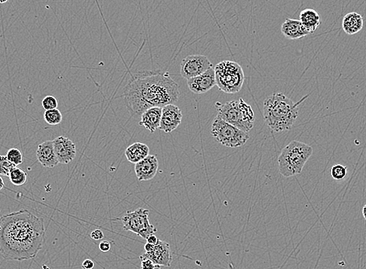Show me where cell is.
<instances>
[{
  "label": "cell",
  "instance_id": "obj_1",
  "mask_svg": "<svg viewBox=\"0 0 366 269\" xmlns=\"http://www.w3.org/2000/svg\"><path fill=\"white\" fill-rule=\"evenodd\" d=\"M45 240L44 219L27 210L0 217V254L5 259H33Z\"/></svg>",
  "mask_w": 366,
  "mask_h": 269
},
{
  "label": "cell",
  "instance_id": "obj_2",
  "mask_svg": "<svg viewBox=\"0 0 366 269\" xmlns=\"http://www.w3.org/2000/svg\"><path fill=\"white\" fill-rule=\"evenodd\" d=\"M180 96V87L168 72H137L123 89V97L128 112L132 117H139L150 108H163L177 103Z\"/></svg>",
  "mask_w": 366,
  "mask_h": 269
},
{
  "label": "cell",
  "instance_id": "obj_3",
  "mask_svg": "<svg viewBox=\"0 0 366 269\" xmlns=\"http://www.w3.org/2000/svg\"><path fill=\"white\" fill-rule=\"evenodd\" d=\"M307 96L295 103L282 93H275L268 96L264 103L265 122L276 133L290 130L299 116V105Z\"/></svg>",
  "mask_w": 366,
  "mask_h": 269
},
{
  "label": "cell",
  "instance_id": "obj_4",
  "mask_svg": "<svg viewBox=\"0 0 366 269\" xmlns=\"http://www.w3.org/2000/svg\"><path fill=\"white\" fill-rule=\"evenodd\" d=\"M313 153L312 146L300 141H291L278 156L280 173L285 177L299 174Z\"/></svg>",
  "mask_w": 366,
  "mask_h": 269
},
{
  "label": "cell",
  "instance_id": "obj_5",
  "mask_svg": "<svg viewBox=\"0 0 366 269\" xmlns=\"http://www.w3.org/2000/svg\"><path fill=\"white\" fill-rule=\"evenodd\" d=\"M215 106L218 111L217 117L242 131L249 133L254 126V112L243 99L231 100L224 104L216 102Z\"/></svg>",
  "mask_w": 366,
  "mask_h": 269
},
{
  "label": "cell",
  "instance_id": "obj_6",
  "mask_svg": "<svg viewBox=\"0 0 366 269\" xmlns=\"http://www.w3.org/2000/svg\"><path fill=\"white\" fill-rule=\"evenodd\" d=\"M216 86L223 92L235 94L241 91L245 81L243 68L237 62L224 60L214 67Z\"/></svg>",
  "mask_w": 366,
  "mask_h": 269
},
{
  "label": "cell",
  "instance_id": "obj_7",
  "mask_svg": "<svg viewBox=\"0 0 366 269\" xmlns=\"http://www.w3.org/2000/svg\"><path fill=\"white\" fill-rule=\"evenodd\" d=\"M211 134L220 144L230 148L241 147L249 138L248 133L242 131L218 117L213 121Z\"/></svg>",
  "mask_w": 366,
  "mask_h": 269
},
{
  "label": "cell",
  "instance_id": "obj_8",
  "mask_svg": "<svg viewBox=\"0 0 366 269\" xmlns=\"http://www.w3.org/2000/svg\"><path fill=\"white\" fill-rule=\"evenodd\" d=\"M150 211L148 210L139 208L134 211H128L122 218H116L114 220H120L123 224L125 231H131L133 233L147 239L156 233L158 230L150 223Z\"/></svg>",
  "mask_w": 366,
  "mask_h": 269
},
{
  "label": "cell",
  "instance_id": "obj_9",
  "mask_svg": "<svg viewBox=\"0 0 366 269\" xmlns=\"http://www.w3.org/2000/svg\"><path fill=\"white\" fill-rule=\"evenodd\" d=\"M213 67L209 58L202 55H191L183 58L180 65V74L187 80L201 75Z\"/></svg>",
  "mask_w": 366,
  "mask_h": 269
},
{
  "label": "cell",
  "instance_id": "obj_10",
  "mask_svg": "<svg viewBox=\"0 0 366 269\" xmlns=\"http://www.w3.org/2000/svg\"><path fill=\"white\" fill-rule=\"evenodd\" d=\"M183 120V113L176 104H168L162 108V119L159 129L166 133L176 130Z\"/></svg>",
  "mask_w": 366,
  "mask_h": 269
},
{
  "label": "cell",
  "instance_id": "obj_11",
  "mask_svg": "<svg viewBox=\"0 0 366 269\" xmlns=\"http://www.w3.org/2000/svg\"><path fill=\"white\" fill-rule=\"evenodd\" d=\"M187 85L189 90L196 95H202L208 92L214 86H216L214 68H210L201 75L188 79Z\"/></svg>",
  "mask_w": 366,
  "mask_h": 269
},
{
  "label": "cell",
  "instance_id": "obj_12",
  "mask_svg": "<svg viewBox=\"0 0 366 269\" xmlns=\"http://www.w3.org/2000/svg\"><path fill=\"white\" fill-rule=\"evenodd\" d=\"M53 145L60 164H70L74 160L77 155V148L70 138L64 136L57 137L53 140Z\"/></svg>",
  "mask_w": 366,
  "mask_h": 269
},
{
  "label": "cell",
  "instance_id": "obj_13",
  "mask_svg": "<svg viewBox=\"0 0 366 269\" xmlns=\"http://www.w3.org/2000/svg\"><path fill=\"white\" fill-rule=\"evenodd\" d=\"M146 257L160 266L169 267L172 262V252L168 243L164 240H158V244L154 245L150 252H145Z\"/></svg>",
  "mask_w": 366,
  "mask_h": 269
},
{
  "label": "cell",
  "instance_id": "obj_14",
  "mask_svg": "<svg viewBox=\"0 0 366 269\" xmlns=\"http://www.w3.org/2000/svg\"><path fill=\"white\" fill-rule=\"evenodd\" d=\"M158 170V160L154 155H148L135 164V173L140 181H149L155 177Z\"/></svg>",
  "mask_w": 366,
  "mask_h": 269
},
{
  "label": "cell",
  "instance_id": "obj_15",
  "mask_svg": "<svg viewBox=\"0 0 366 269\" xmlns=\"http://www.w3.org/2000/svg\"><path fill=\"white\" fill-rule=\"evenodd\" d=\"M37 160L44 168H52L58 165L53 141H45L38 146Z\"/></svg>",
  "mask_w": 366,
  "mask_h": 269
},
{
  "label": "cell",
  "instance_id": "obj_16",
  "mask_svg": "<svg viewBox=\"0 0 366 269\" xmlns=\"http://www.w3.org/2000/svg\"><path fill=\"white\" fill-rule=\"evenodd\" d=\"M282 33L284 36L290 40H297L303 38L304 37L309 35L310 31H308L301 23L299 19L287 18L285 21L282 23Z\"/></svg>",
  "mask_w": 366,
  "mask_h": 269
},
{
  "label": "cell",
  "instance_id": "obj_17",
  "mask_svg": "<svg viewBox=\"0 0 366 269\" xmlns=\"http://www.w3.org/2000/svg\"><path fill=\"white\" fill-rule=\"evenodd\" d=\"M162 108L154 107L146 110L141 115V120L139 125L143 126L151 133H154L160 127L162 119Z\"/></svg>",
  "mask_w": 366,
  "mask_h": 269
},
{
  "label": "cell",
  "instance_id": "obj_18",
  "mask_svg": "<svg viewBox=\"0 0 366 269\" xmlns=\"http://www.w3.org/2000/svg\"><path fill=\"white\" fill-rule=\"evenodd\" d=\"M363 23L362 15L355 12H351L344 17L342 28L347 35H354L362 31Z\"/></svg>",
  "mask_w": 366,
  "mask_h": 269
},
{
  "label": "cell",
  "instance_id": "obj_19",
  "mask_svg": "<svg viewBox=\"0 0 366 269\" xmlns=\"http://www.w3.org/2000/svg\"><path fill=\"white\" fill-rule=\"evenodd\" d=\"M150 149L147 145L141 142H135L130 145L125 150V157L128 161L132 164H137L141 160H143L144 158L150 155Z\"/></svg>",
  "mask_w": 366,
  "mask_h": 269
},
{
  "label": "cell",
  "instance_id": "obj_20",
  "mask_svg": "<svg viewBox=\"0 0 366 269\" xmlns=\"http://www.w3.org/2000/svg\"><path fill=\"white\" fill-rule=\"evenodd\" d=\"M299 20L310 33H313L321 23L320 14L312 9H305L301 12Z\"/></svg>",
  "mask_w": 366,
  "mask_h": 269
},
{
  "label": "cell",
  "instance_id": "obj_21",
  "mask_svg": "<svg viewBox=\"0 0 366 269\" xmlns=\"http://www.w3.org/2000/svg\"><path fill=\"white\" fill-rule=\"evenodd\" d=\"M9 177L13 185L22 186L27 182V173L20 168H15L10 172Z\"/></svg>",
  "mask_w": 366,
  "mask_h": 269
},
{
  "label": "cell",
  "instance_id": "obj_22",
  "mask_svg": "<svg viewBox=\"0 0 366 269\" xmlns=\"http://www.w3.org/2000/svg\"><path fill=\"white\" fill-rule=\"evenodd\" d=\"M44 118L48 125H56L61 123L62 120V113L60 110H46L44 113Z\"/></svg>",
  "mask_w": 366,
  "mask_h": 269
},
{
  "label": "cell",
  "instance_id": "obj_23",
  "mask_svg": "<svg viewBox=\"0 0 366 269\" xmlns=\"http://www.w3.org/2000/svg\"><path fill=\"white\" fill-rule=\"evenodd\" d=\"M15 168L17 166L8 160L6 156H0V174L9 177L10 172Z\"/></svg>",
  "mask_w": 366,
  "mask_h": 269
},
{
  "label": "cell",
  "instance_id": "obj_24",
  "mask_svg": "<svg viewBox=\"0 0 366 269\" xmlns=\"http://www.w3.org/2000/svg\"><path fill=\"white\" fill-rule=\"evenodd\" d=\"M6 157L16 166L20 165L23 163V154L18 149L12 148L8 150Z\"/></svg>",
  "mask_w": 366,
  "mask_h": 269
},
{
  "label": "cell",
  "instance_id": "obj_25",
  "mask_svg": "<svg viewBox=\"0 0 366 269\" xmlns=\"http://www.w3.org/2000/svg\"><path fill=\"white\" fill-rule=\"evenodd\" d=\"M332 177L337 181H341L346 177L347 174V168L341 164L333 166L330 171Z\"/></svg>",
  "mask_w": 366,
  "mask_h": 269
},
{
  "label": "cell",
  "instance_id": "obj_26",
  "mask_svg": "<svg viewBox=\"0 0 366 269\" xmlns=\"http://www.w3.org/2000/svg\"><path fill=\"white\" fill-rule=\"evenodd\" d=\"M41 104H42L43 108L45 111L46 110L56 109L58 107V100L54 96L49 95V96H46L43 99Z\"/></svg>",
  "mask_w": 366,
  "mask_h": 269
},
{
  "label": "cell",
  "instance_id": "obj_27",
  "mask_svg": "<svg viewBox=\"0 0 366 269\" xmlns=\"http://www.w3.org/2000/svg\"><path fill=\"white\" fill-rule=\"evenodd\" d=\"M140 258L141 260V269H161L160 266L156 265L144 254H142Z\"/></svg>",
  "mask_w": 366,
  "mask_h": 269
},
{
  "label": "cell",
  "instance_id": "obj_28",
  "mask_svg": "<svg viewBox=\"0 0 366 269\" xmlns=\"http://www.w3.org/2000/svg\"><path fill=\"white\" fill-rule=\"evenodd\" d=\"M104 233L101 230H95L91 233V239L95 240H102L104 238Z\"/></svg>",
  "mask_w": 366,
  "mask_h": 269
},
{
  "label": "cell",
  "instance_id": "obj_29",
  "mask_svg": "<svg viewBox=\"0 0 366 269\" xmlns=\"http://www.w3.org/2000/svg\"><path fill=\"white\" fill-rule=\"evenodd\" d=\"M99 249L101 251L108 252L111 249V244L108 242V240H103L99 244Z\"/></svg>",
  "mask_w": 366,
  "mask_h": 269
},
{
  "label": "cell",
  "instance_id": "obj_30",
  "mask_svg": "<svg viewBox=\"0 0 366 269\" xmlns=\"http://www.w3.org/2000/svg\"><path fill=\"white\" fill-rule=\"evenodd\" d=\"M95 266V262L91 259H86L82 264V268L83 269H93Z\"/></svg>",
  "mask_w": 366,
  "mask_h": 269
},
{
  "label": "cell",
  "instance_id": "obj_31",
  "mask_svg": "<svg viewBox=\"0 0 366 269\" xmlns=\"http://www.w3.org/2000/svg\"><path fill=\"white\" fill-rule=\"evenodd\" d=\"M146 240H147V243H149V244L155 245V244H158L159 239H158L155 235L153 234L151 235V236H149L148 238L146 239Z\"/></svg>",
  "mask_w": 366,
  "mask_h": 269
},
{
  "label": "cell",
  "instance_id": "obj_32",
  "mask_svg": "<svg viewBox=\"0 0 366 269\" xmlns=\"http://www.w3.org/2000/svg\"><path fill=\"white\" fill-rule=\"evenodd\" d=\"M154 244H149V243H146V244H145L144 246V250L145 252H150L151 250H153V248H154Z\"/></svg>",
  "mask_w": 366,
  "mask_h": 269
},
{
  "label": "cell",
  "instance_id": "obj_33",
  "mask_svg": "<svg viewBox=\"0 0 366 269\" xmlns=\"http://www.w3.org/2000/svg\"><path fill=\"white\" fill-rule=\"evenodd\" d=\"M5 187V184H4L3 179L0 177V191L4 189Z\"/></svg>",
  "mask_w": 366,
  "mask_h": 269
},
{
  "label": "cell",
  "instance_id": "obj_34",
  "mask_svg": "<svg viewBox=\"0 0 366 269\" xmlns=\"http://www.w3.org/2000/svg\"><path fill=\"white\" fill-rule=\"evenodd\" d=\"M363 217H364V219H366V206H364V207H363Z\"/></svg>",
  "mask_w": 366,
  "mask_h": 269
},
{
  "label": "cell",
  "instance_id": "obj_35",
  "mask_svg": "<svg viewBox=\"0 0 366 269\" xmlns=\"http://www.w3.org/2000/svg\"><path fill=\"white\" fill-rule=\"evenodd\" d=\"M8 0H0V4H3L7 2Z\"/></svg>",
  "mask_w": 366,
  "mask_h": 269
}]
</instances>
